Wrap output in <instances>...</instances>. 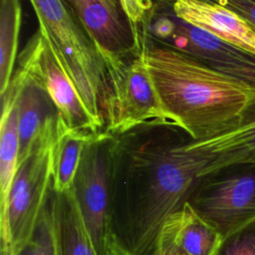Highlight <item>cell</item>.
Segmentation results:
<instances>
[{"instance_id":"cell-23","label":"cell","mask_w":255,"mask_h":255,"mask_svg":"<svg viewBox=\"0 0 255 255\" xmlns=\"http://www.w3.org/2000/svg\"><path fill=\"white\" fill-rule=\"evenodd\" d=\"M111 255H131L129 252H128L126 249H124L120 244H118L115 249L113 250Z\"/></svg>"},{"instance_id":"cell-18","label":"cell","mask_w":255,"mask_h":255,"mask_svg":"<svg viewBox=\"0 0 255 255\" xmlns=\"http://www.w3.org/2000/svg\"><path fill=\"white\" fill-rule=\"evenodd\" d=\"M216 255H255V220L224 238Z\"/></svg>"},{"instance_id":"cell-10","label":"cell","mask_w":255,"mask_h":255,"mask_svg":"<svg viewBox=\"0 0 255 255\" xmlns=\"http://www.w3.org/2000/svg\"><path fill=\"white\" fill-rule=\"evenodd\" d=\"M12 81L20 86L17 101L19 166L37 149L56 140L58 110L50 97L38 86L15 75Z\"/></svg>"},{"instance_id":"cell-20","label":"cell","mask_w":255,"mask_h":255,"mask_svg":"<svg viewBox=\"0 0 255 255\" xmlns=\"http://www.w3.org/2000/svg\"><path fill=\"white\" fill-rule=\"evenodd\" d=\"M223 6L248 22L255 28V0H201Z\"/></svg>"},{"instance_id":"cell-9","label":"cell","mask_w":255,"mask_h":255,"mask_svg":"<svg viewBox=\"0 0 255 255\" xmlns=\"http://www.w3.org/2000/svg\"><path fill=\"white\" fill-rule=\"evenodd\" d=\"M77 15L101 56L124 57L141 49L137 31L125 13L114 11L105 0H65Z\"/></svg>"},{"instance_id":"cell-8","label":"cell","mask_w":255,"mask_h":255,"mask_svg":"<svg viewBox=\"0 0 255 255\" xmlns=\"http://www.w3.org/2000/svg\"><path fill=\"white\" fill-rule=\"evenodd\" d=\"M13 75L41 88L71 128L93 133L103 132L89 115L74 84L39 28L18 56L17 70Z\"/></svg>"},{"instance_id":"cell-17","label":"cell","mask_w":255,"mask_h":255,"mask_svg":"<svg viewBox=\"0 0 255 255\" xmlns=\"http://www.w3.org/2000/svg\"><path fill=\"white\" fill-rule=\"evenodd\" d=\"M0 255L7 254L0 253ZM15 255H56L49 202L33 238Z\"/></svg>"},{"instance_id":"cell-15","label":"cell","mask_w":255,"mask_h":255,"mask_svg":"<svg viewBox=\"0 0 255 255\" xmlns=\"http://www.w3.org/2000/svg\"><path fill=\"white\" fill-rule=\"evenodd\" d=\"M19 163L17 102L2 105L0 123V213L4 211Z\"/></svg>"},{"instance_id":"cell-7","label":"cell","mask_w":255,"mask_h":255,"mask_svg":"<svg viewBox=\"0 0 255 255\" xmlns=\"http://www.w3.org/2000/svg\"><path fill=\"white\" fill-rule=\"evenodd\" d=\"M187 202L222 237L255 220V163L231 165L201 180Z\"/></svg>"},{"instance_id":"cell-6","label":"cell","mask_w":255,"mask_h":255,"mask_svg":"<svg viewBox=\"0 0 255 255\" xmlns=\"http://www.w3.org/2000/svg\"><path fill=\"white\" fill-rule=\"evenodd\" d=\"M114 139L103 131L86 145L71 188L98 255H111L119 244L112 228Z\"/></svg>"},{"instance_id":"cell-2","label":"cell","mask_w":255,"mask_h":255,"mask_svg":"<svg viewBox=\"0 0 255 255\" xmlns=\"http://www.w3.org/2000/svg\"><path fill=\"white\" fill-rule=\"evenodd\" d=\"M61 67L89 115L104 131L110 100L107 70L98 48L65 0H29Z\"/></svg>"},{"instance_id":"cell-21","label":"cell","mask_w":255,"mask_h":255,"mask_svg":"<svg viewBox=\"0 0 255 255\" xmlns=\"http://www.w3.org/2000/svg\"><path fill=\"white\" fill-rule=\"evenodd\" d=\"M151 255H188L166 237L159 235Z\"/></svg>"},{"instance_id":"cell-3","label":"cell","mask_w":255,"mask_h":255,"mask_svg":"<svg viewBox=\"0 0 255 255\" xmlns=\"http://www.w3.org/2000/svg\"><path fill=\"white\" fill-rule=\"evenodd\" d=\"M102 58L110 85L105 132L121 136L138 128H177L153 86L142 48L124 57Z\"/></svg>"},{"instance_id":"cell-16","label":"cell","mask_w":255,"mask_h":255,"mask_svg":"<svg viewBox=\"0 0 255 255\" xmlns=\"http://www.w3.org/2000/svg\"><path fill=\"white\" fill-rule=\"evenodd\" d=\"M22 22L19 0H1L0 9V93L8 89L17 58L18 38Z\"/></svg>"},{"instance_id":"cell-24","label":"cell","mask_w":255,"mask_h":255,"mask_svg":"<svg viewBox=\"0 0 255 255\" xmlns=\"http://www.w3.org/2000/svg\"><path fill=\"white\" fill-rule=\"evenodd\" d=\"M149 1H152V0H149Z\"/></svg>"},{"instance_id":"cell-4","label":"cell","mask_w":255,"mask_h":255,"mask_svg":"<svg viewBox=\"0 0 255 255\" xmlns=\"http://www.w3.org/2000/svg\"><path fill=\"white\" fill-rule=\"evenodd\" d=\"M54 143L40 147L18 166L0 213V253L17 254L36 232L53 188Z\"/></svg>"},{"instance_id":"cell-5","label":"cell","mask_w":255,"mask_h":255,"mask_svg":"<svg viewBox=\"0 0 255 255\" xmlns=\"http://www.w3.org/2000/svg\"><path fill=\"white\" fill-rule=\"evenodd\" d=\"M154 40L177 48L207 67L255 86V54L176 17L164 0H154L141 27Z\"/></svg>"},{"instance_id":"cell-11","label":"cell","mask_w":255,"mask_h":255,"mask_svg":"<svg viewBox=\"0 0 255 255\" xmlns=\"http://www.w3.org/2000/svg\"><path fill=\"white\" fill-rule=\"evenodd\" d=\"M179 19L255 54V28L233 11L201 0H164Z\"/></svg>"},{"instance_id":"cell-12","label":"cell","mask_w":255,"mask_h":255,"mask_svg":"<svg viewBox=\"0 0 255 255\" xmlns=\"http://www.w3.org/2000/svg\"><path fill=\"white\" fill-rule=\"evenodd\" d=\"M56 255H98L84 225L72 189L49 199Z\"/></svg>"},{"instance_id":"cell-19","label":"cell","mask_w":255,"mask_h":255,"mask_svg":"<svg viewBox=\"0 0 255 255\" xmlns=\"http://www.w3.org/2000/svg\"><path fill=\"white\" fill-rule=\"evenodd\" d=\"M123 11L131 25L140 32L141 27L153 7V1L149 0H119Z\"/></svg>"},{"instance_id":"cell-1","label":"cell","mask_w":255,"mask_h":255,"mask_svg":"<svg viewBox=\"0 0 255 255\" xmlns=\"http://www.w3.org/2000/svg\"><path fill=\"white\" fill-rule=\"evenodd\" d=\"M141 48L163 108L191 138L233 128L255 105L254 85L215 71L142 29Z\"/></svg>"},{"instance_id":"cell-14","label":"cell","mask_w":255,"mask_h":255,"mask_svg":"<svg viewBox=\"0 0 255 255\" xmlns=\"http://www.w3.org/2000/svg\"><path fill=\"white\" fill-rule=\"evenodd\" d=\"M99 133L71 128L58 113L57 136L53 146V189L58 193L72 188L83 151Z\"/></svg>"},{"instance_id":"cell-13","label":"cell","mask_w":255,"mask_h":255,"mask_svg":"<svg viewBox=\"0 0 255 255\" xmlns=\"http://www.w3.org/2000/svg\"><path fill=\"white\" fill-rule=\"evenodd\" d=\"M159 235L169 239L188 255H216L223 240L188 202L164 220Z\"/></svg>"},{"instance_id":"cell-22","label":"cell","mask_w":255,"mask_h":255,"mask_svg":"<svg viewBox=\"0 0 255 255\" xmlns=\"http://www.w3.org/2000/svg\"><path fill=\"white\" fill-rule=\"evenodd\" d=\"M107 2V4L114 10V11H117V12H122V13H125L122 9V6H121V3L119 0H105Z\"/></svg>"}]
</instances>
